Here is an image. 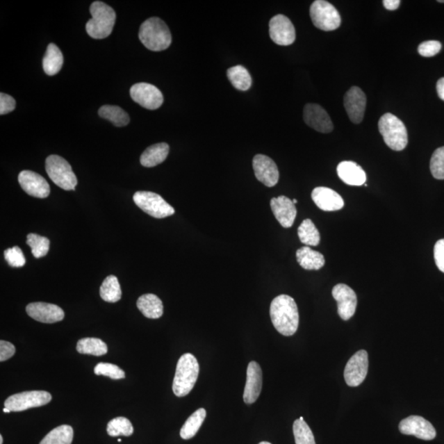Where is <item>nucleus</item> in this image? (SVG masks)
Segmentation results:
<instances>
[{
  "mask_svg": "<svg viewBox=\"0 0 444 444\" xmlns=\"http://www.w3.org/2000/svg\"><path fill=\"white\" fill-rule=\"evenodd\" d=\"M270 317L273 326L278 333L290 336L296 333L299 327L297 304L290 295H281L272 300Z\"/></svg>",
  "mask_w": 444,
  "mask_h": 444,
  "instance_id": "obj_1",
  "label": "nucleus"
},
{
  "mask_svg": "<svg viewBox=\"0 0 444 444\" xmlns=\"http://www.w3.org/2000/svg\"><path fill=\"white\" fill-rule=\"evenodd\" d=\"M139 39L151 51H163L172 44V33L165 22L158 17H151L140 26Z\"/></svg>",
  "mask_w": 444,
  "mask_h": 444,
  "instance_id": "obj_2",
  "label": "nucleus"
},
{
  "mask_svg": "<svg viewBox=\"0 0 444 444\" xmlns=\"http://www.w3.org/2000/svg\"><path fill=\"white\" fill-rule=\"evenodd\" d=\"M199 374V365L190 353L183 355L177 363L172 389L179 397H186L194 388Z\"/></svg>",
  "mask_w": 444,
  "mask_h": 444,
  "instance_id": "obj_3",
  "label": "nucleus"
},
{
  "mask_svg": "<svg viewBox=\"0 0 444 444\" xmlns=\"http://www.w3.org/2000/svg\"><path fill=\"white\" fill-rule=\"evenodd\" d=\"M90 13L92 17L86 25L88 34L94 39L108 38L113 31L116 20L113 8L105 3L96 1L90 7Z\"/></svg>",
  "mask_w": 444,
  "mask_h": 444,
  "instance_id": "obj_4",
  "label": "nucleus"
},
{
  "mask_svg": "<svg viewBox=\"0 0 444 444\" xmlns=\"http://www.w3.org/2000/svg\"><path fill=\"white\" fill-rule=\"evenodd\" d=\"M379 130L384 140L393 151L404 150L408 145V133L405 124L396 115L387 113L379 121Z\"/></svg>",
  "mask_w": 444,
  "mask_h": 444,
  "instance_id": "obj_5",
  "label": "nucleus"
},
{
  "mask_svg": "<svg viewBox=\"0 0 444 444\" xmlns=\"http://www.w3.org/2000/svg\"><path fill=\"white\" fill-rule=\"evenodd\" d=\"M46 170L51 181L63 190H74L78 185V179L71 165L60 156H48L46 161Z\"/></svg>",
  "mask_w": 444,
  "mask_h": 444,
  "instance_id": "obj_6",
  "label": "nucleus"
},
{
  "mask_svg": "<svg viewBox=\"0 0 444 444\" xmlns=\"http://www.w3.org/2000/svg\"><path fill=\"white\" fill-rule=\"evenodd\" d=\"M309 13L313 25L322 31H334L342 24L339 12L333 4L324 0H316L313 2Z\"/></svg>",
  "mask_w": 444,
  "mask_h": 444,
  "instance_id": "obj_7",
  "label": "nucleus"
},
{
  "mask_svg": "<svg viewBox=\"0 0 444 444\" xmlns=\"http://www.w3.org/2000/svg\"><path fill=\"white\" fill-rule=\"evenodd\" d=\"M134 203L138 207L151 217L165 218L172 216L176 213L174 208L163 197L155 192L138 191L133 195Z\"/></svg>",
  "mask_w": 444,
  "mask_h": 444,
  "instance_id": "obj_8",
  "label": "nucleus"
},
{
  "mask_svg": "<svg viewBox=\"0 0 444 444\" xmlns=\"http://www.w3.org/2000/svg\"><path fill=\"white\" fill-rule=\"evenodd\" d=\"M51 393L46 391H28L12 395L4 402V407L11 411H24L42 406L51 402Z\"/></svg>",
  "mask_w": 444,
  "mask_h": 444,
  "instance_id": "obj_9",
  "label": "nucleus"
},
{
  "mask_svg": "<svg viewBox=\"0 0 444 444\" xmlns=\"http://www.w3.org/2000/svg\"><path fill=\"white\" fill-rule=\"evenodd\" d=\"M369 368V356L365 350L353 355L345 365L344 378L350 387H358L366 378Z\"/></svg>",
  "mask_w": 444,
  "mask_h": 444,
  "instance_id": "obj_10",
  "label": "nucleus"
},
{
  "mask_svg": "<svg viewBox=\"0 0 444 444\" xmlns=\"http://www.w3.org/2000/svg\"><path fill=\"white\" fill-rule=\"evenodd\" d=\"M133 100L147 110L158 109L163 104L164 98L160 90L146 83L134 84L130 89Z\"/></svg>",
  "mask_w": 444,
  "mask_h": 444,
  "instance_id": "obj_11",
  "label": "nucleus"
},
{
  "mask_svg": "<svg viewBox=\"0 0 444 444\" xmlns=\"http://www.w3.org/2000/svg\"><path fill=\"white\" fill-rule=\"evenodd\" d=\"M269 35L272 42L279 46H290L295 40V26L288 17L278 15L269 22Z\"/></svg>",
  "mask_w": 444,
  "mask_h": 444,
  "instance_id": "obj_12",
  "label": "nucleus"
},
{
  "mask_svg": "<svg viewBox=\"0 0 444 444\" xmlns=\"http://www.w3.org/2000/svg\"><path fill=\"white\" fill-rule=\"evenodd\" d=\"M399 430L403 434L413 435L423 441H432L436 437V430L427 420L419 416H411L399 424Z\"/></svg>",
  "mask_w": 444,
  "mask_h": 444,
  "instance_id": "obj_13",
  "label": "nucleus"
},
{
  "mask_svg": "<svg viewBox=\"0 0 444 444\" xmlns=\"http://www.w3.org/2000/svg\"><path fill=\"white\" fill-rule=\"evenodd\" d=\"M333 296L338 302V312L342 320L347 321L355 315L357 306V296L351 287L338 284L334 287Z\"/></svg>",
  "mask_w": 444,
  "mask_h": 444,
  "instance_id": "obj_14",
  "label": "nucleus"
},
{
  "mask_svg": "<svg viewBox=\"0 0 444 444\" xmlns=\"http://www.w3.org/2000/svg\"><path fill=\"white\" fill-rule=\"evenodd\" d=\"M367 98L360 88H350L344 97V106L350 120L354 124H360L364 119Z\"/></svg>",
  "mask_w": 444,
  "mask_h": 444,
  "instance_id": "obj_15",
  "label": "nucleus"
},
{
  "mask_svg": "<svg viewBox=\"0 0 444 444\" xmlns=\"http://www.w3.org/2000/svg\"><path fill=\"white\" fill-rule=\"evenodd\" d=\"M253 167L255 176L264 186L271 188L275 186L279 181V170L274 161L265 155L258 154L254 156Z\"/></svg>",
  "mask_w": 444,
  "mask_h": 444,
  "instance_id": "obj_16",
  "label": "nucleus"
},
{
  "mask_svg": "<svg viewBox=\"0 0 444 444\" xmlns=\"http://www.w3.org/2000/svg\"><path fill=\"white\" fill-rule=\"evenodd\" d=\"M304 122L309 127L322 133H329L334 130V124L330 116L322 106L309 103L304 108Z\"/></svg>",
  "mask_w": 444,
  "mask_h": 444,
  "instance_id": "obj_17",
  "label": "nucleus"
},
{
  "mask_svg": "<svg viewBox=\"0 0 444 444\" xmlns=\"http://www.w3.org/2000/svg\"><path fill=\"white\" fill-rule=\"evenodd\" d=\"M19 182L22 190L30 196L44 199L51 192L47 179L31 170L22 172L19 176Z\"/></svg>",
  "mask_w": 444,
  "mask_h": 444,
  "instance_id": "obj_18",
  "label": "nucleus"
},
{
  "mask_svg": "<svg viewBox=\"0 0 444 444\" xmlns=\"http://www.w3.org/2000/svg\"><path fill=\"white\" fill-rule=\"evenodd\" d=\"M28 315L44 324H55L65 318V312L56 304L44 302L31 303L26 308Z\"/></svg>",
  "mask_w": 444,
  "mask_h": 444,
  "instance_id": "obj_19",
  "label": "nucleus"
},
{
  "mask_svg": "<svg viewBox=\"0 0 444 444\" xmlns=\"http://www.w3.org/2000/svg\"><path fill=\"white\" fill-rule=\"evenodd\" d=\"M263 372L256 361H251L247 368V380L244 391L246 404H253L262 391Z\"/></svg>",
  "mask_w": 444,
  "mask_h": 444,
  "instance_id": "obj_20",
  "label": "nucleus"
},
{
  "mask_svg": "<svg viewBox=\"0 0 444 444\" xmlns=\"http://www.w3.org/2000/svg\"><path fill=\"white\" fill-rule=\"evenodd\" d=\"M270 205L273 214L281 227L290 228L293 226L297 211L293 200L286 196H279L273 197Z\"/></svg>",
  "mask_w": 444,
  "mask_h": 444,
  "instance_id": "obj_21",
  "label": "nucleus"
},
{
  "mask_svg": "<svg viewBox=\"0 0 444 444\" xmlns=\"http://www.w3.org/2000/svg\"><path fill=\"white\" fill-rule=\"evenodd\" d=\"M312 199L318 208L334 212L344 207V200L338 192L327 187H317L312 192Z\"/></svg>",
  "mask_w": 444,
  "mask_h": 444,
  "instance_id": "obj_22",
  "label": "nucleus"
},
{
  "mask_svg": "<svg viewBox=\"0 0 444 444\" xmlns=\"http://www.w3.org/2000/svg\"><path fill=\"white\" fill-rule=\"evenodd\" d=\"M336 172L339 178L348 186H361L366 182L365 170L354 161H343Z\"/></svg>",
  "mask_w": 444,
  "mask_h": 444,
  "instance_id": "obj_23",
  "label": "nucleus"
},
{
  "mask_svg": "<svg viewBox=\"0 0 444 444\" xmlns=\"http://www.w3.org/2000/svg\"><path fill=\"white\" fill-rule=\"evenodd\" d=\"M296 258L299 265L306 270H320L325 264L324 255L309 246L296 251Z\"/></svg>",
  "mask_w": 444,
  "mask_h": 444,
  "instance_id": "obj_24",
  "label": "nucleus"
},
{
  "mask_svg": "<svg viewBox=\"0 0 444 444\" xmlns=\"http://www.w3.org/2000/svg\"><path fill=\"white\" fill-rule=\"evenodd\" d=\"M137 306L143 315L156 320L163 315V304L158 296L145 294L138 298Z\"/></svg>",
  "mask_w": 444,
  "mask_h": 444,
  "instance_id": "obj_25",
  "label": "nucleus"
},
{
  "mask_svg": "<svg viewBox=\"0 0 444 444\" xmlns=\"http://www.w3.org/2000/svg\"><path fill=\"white\" fill-rule=\"evenodd\" d=\"M170 147L167 143L161 142L147 147L141 156L140 163L143 167H154L167 159Z\"/></svg>",
  "mask_w": 444,
  "mask_h": 444,
  "instance_id": "obj_26",
  "label": "nucleus"
},
{
  "mask_svg": "<svg viewBox=\"0 0 444 444\" xmlns=\"http://www.w3.org/2000/svg\"><path fill=\"white\" fill-rule=\"evenodd\" d=\"M63 65H64V56L60 48L55 44H49L43 59L44 73L49 76L56 75L59 73Z\"/></svg>",
  "mask_w": 444,
  "mask_h": 444,
  "instance_id": "obj_27",
  "label": "nucleus"
},
{
  "mask_svg": "<svg viewBox=\"0 0 444 444\" xmlns=\"http://www.w3.org/2000/svg\"><path fill=\"white\" fill-rule=\"evenodd\" d=\"M206 416H207V411L204 408H200L194 412L182 426L181 437L185 441L194 438L203 425Z\"/></svg>",
  "mask_w": 444,
  "mask_h": 444,
  "instance_id": "obj_28",
  "label": "nucleus"
},
{
  "mask_svg": "<svg viewBox=\"0 0 444 444\" xmlns=\"http://www.w3.org/2000/svg\"><path fill=\"white\" fill-rule=\"evenodd\" d=\"M228 79L240 91H247L252 85V78L244 66L236 65L227 70Z\"/></svg>",
  "mask_w": 444,
  "mask_h": 444,
  "instance_id": "obj_29",
  "label": "nucleus"
},
{
  "mask_svg": "<svg viewBox=\"0 0 444 444\" xmlns=\"http://www.w3.org/2000/svg\"><path fill=\"white\" fill-rule=\"evenodd\" d=\"M100 295L106 302H118L122 297V290L118 278L113 275L107 277L101 286Z\"/></svg>",
  "mask_w": 444,
  "mask_h": 444,
  "instance_id": "obj_30",
  "label": "nucleus"
},
{
  "mask_svg": "<svg viewBox=\"0 0 444 444\" xmlns=\"http://www.w3.org/2000/svg\"><path fill=\"white\" fill-rule=\"evenodd\" d=\"M77 351L83 355L101 356L106 355L108 352V347L101 339L86 338L79 340Z\"/></svg>",
  "mask_w": 444,
  "mask_h": 444,
  "instance_id": "obj_31",
  "label": "nucleus"
},
{
  "mask_svg": "<svg viewBox=\"0 0 444 444\" xmlns=\"http://www.w3.org/2000/svg\"><path fill=\"white\" fill-rule=\"evenodd\" d=\"M99 115L103 119L110 121L117 127L126 126L129 123V116L122 108L116 106H103L98 111Z\"/></svg>",
  "mask_w": 444,
  "mask_h": 444,
  "instance_id": "obj_32",
  "label": "nucleus"
},
{
  "mask_svg": "<svg viewBox=\"0 0 444 444\" xmlns=\"http://www.w3.org/2000/svg\"><path fill=\"white\" fill-rule=\"evenodd\" d=\"M74 438V429L69 425H60L47 434L40 444H71Z\"/></svg>",
  "mask_w": 444,
  "mask_h": 444,
  "instance_id": "obj_33",
  "label": "nucleus"
},
{
  "mask_svg": "<svg viewBox=\"0 0 444 444\" xmlns=\"http://www.w3.org/2000/svg\"><path fill=\"white\" fill-rule=\"evenodd\" d=\"M300 241L307 246H317L320 243V234L311 219L304 220L298 228Z\"/></svg>",
  "mask_w": 444,
  "mask_h": 444,
  "instance_id": "obj_34",
  "label": "nucleus"
},
{
  "mask_svg": "<svg viewBox=\"0 0 444 444\" xmlns=\"http://www.w3.org/2000/svg\"><path fill=\"white\" fill-rule=\"evenodd\" d=\"M107 433L111 437L130 436L133 433V427L130 420L125 417H117L110 421L107 425Z\"/></svg>",
  "mask_w": 444,
  "mask_h": 444,
  "instance_id": "obj_35",
  "label": "nucleus"
},
{
  "mask_svg": "<svg viewBox=\"0 0 444 444\" xmlns=\"http://www.w3.org/2000/svg\"><path fill=\"white\" fill-rule=\"evenodd\" d=\"M295 444H316L315 436L304 420H295L293 425Z\"/></svg>",
  "mask_w": 444,
  "mask_h": 444,
  "instance_id": "obj_36",
  "label": "nucleus"
},
{
  "mask_svg": "<svg viewBox=\"0 0 444 444\" xmlns=\"http://www.w3.org/2000/svg\"><path fill=\"white\" fill-rule=\"evenodd\" d=\"M26 244L31 247L33 256L40 258L46 256L48 254L51 242L47 237L37 234H29L26 237Z\"/></svg>",
  "mask_w": 444,
  "mask_h": 444,
  "instance_id": "obj_37",
  "label": "nucleus"
},
{
  "mask_svg": "<svg viewBox=\"0 0 444 444\" xmlns=\"http://www.w3.org/2000/svg\"><path fill=\"white\" fill-rule=\"evenodd\" d=\"M430 172L437 179H444V147L435 151L430 160Z\"/></svg>",
  "mask_w": 444,
  "mask_h": 444,
  "instance_id": "obj_38",
  "label": "nucleus"
},
{
  "mask_svg": "<svg viewBox=\"0 0 444 444\" xmlns=\"http://www.w3.org/2000/svg\"><path fill=\"white\" fill-rule=\"evenodd\" d=\"M97 375L109 377L112 379H123L125 378L124 370L117 365L110 363H99L94 369Z\"/></svg>",
  "mask_w": 444,
  "mask_h": 444,
  "instance_id": "obj_39",
  "label": "nucleus"
},
{
  "mask_svg": "<svg viewBox=\"0 0 444 444\" xmlns=\"http://www.w3.org/2000/svg\"><path fill=\"white\" fill-rule=\"evenodd\" d=\"M4 258L12 268H22L25 265L26 258L19 247L15 246L4 251Z\"/></svg>",
  "mask_w": 444,
  "mask_h": 444,
  "instance_id": "obj_40",
  "label": "nucleus"
},
{
  "mask_svg": "<svg viewBox=\"0 0 444 444\" xmlns=\"http://www.w3.org/2000/svg\"><path fill=\"white\" fill-rule=\"evenodd\" d=\"M442 44L437 40H427L422 42L418 47V52L421 56L432 57L436 56L441 51Z\"/></svg>",
  "mask_w": 444,
  "mask_h": 444,
  "instance_id": "obj_41",
  "label": "nucleus"
},
{
  "mask_svg": "<svg viewBox=\"0 0 444 444\" xmlns=\"http://www.w3.org/2000/svg\"><path fill=\"white\" fill-rule=\"evenodd\" d=\"M16 101L11 96L6 93L0 94V115H3L15 110Z\"/></svg>",
  "mask_w": 444,
  "mask_h": 444,
  "instance_id": "obj_42",
  "label": "nucleus"
},
{
  "mask_svg": "<svg viewBox=\"0 0 444 444\" xmlns=\"http://www.w3.org/2000/svg\"><path fill=\"white\" fill-rule=\"evenodd\" d=\"M434 254L435 263L439 270L444 273V239L439 240L435 244Z\"/></svg>",
  "mask_w": 444,
  "mask_h": 444,
  "instance_id": "obj_43",
  "label": "nucleus"
},
{
  "mask_svg": "<svg viewBox=\"0 0 444 444\" xmlns=\"http://www.w3.org/2000/svg\"><path fill=\"white\" fill-rule=\"evenodd\" d=\"M15 352V345L6 340H0V361H6L13 357Z\"/></svg>",
  "mask_w": 444,
  "mask_h": 444,
  "instance_id": "obj_44",
  "label": "nucleus"
},
{
  "mask_svg": "<svg viewBox=\"0 0 444 444\" xmlns=\"http://www.w3.org/2000/svg\"><path fill=\"white\" fill-rule=\"evenodd\" d=\"M384 6L387 8L388 10L393 11L396 10L399 6H400V0H384Z\"/></svg>",
  "mask_w": 444,
  "mask_h": 444,
  "instance_id": "obj_45",
  "label": "nucleus"
},
{
  "mask_svg": "<svg viewBox=\"0 0 444 444\" xmlns=\"http://www.w3.org/2000/svg\"><path fill=\"white\" fill-rule=\"evenodd\" d=\"M436 89L438 97L444 101V78H442L438 81Z\"/></svg>",
  "mask_w": 444,
  "mask_h": 444,
  "instance_id": "obj_46",
  "label": "nucleus"
},
{
  "mask_svg": "<svg viewBox=\"0 0 444 444\" xmlns=\"http://www.w3.org/2000/svg\"><path fill=\"white\" fill-rule=\"evenodd\" d=\"M3 411L4 413H10V412H11V411L10 409H8V408H6V407H4Z\"/></svg>",
  "mask_w": 444,
  "mask_h": 444,
  "instance_id": "obj_47",
  "label": "nucleus"
},
{
  "mask_svg": "<svg viewBox=\"0 0 444 444\" xmlns=\"http://www.w3.org/2000/svg\"><path fill=\"white\" fill-rule=\"evenodd\" d=\"M3 436H2V435H0V444H3Z\"/></svg>",
  "mask_w": 444,
  "mask_h": 444,
  "instance_id": "obj_48",
  "label": "nucleus"
},
{
  "mask_svg": "<svg viewBox=\"0 0 444 444\" xmlns=\"http://www.w3.org/2000/svg\"><path fill=\"white\" fill-rule=\"evenodd\" d=\"M258 444H272V443L264 441V442L259 443Z\"/></svg>",
  "mask_w": 444,
  "mask_h": 444,
  "instance_id": "obj_49",
  "label": "nucleus"
},
{
  "mask_svg": "<svg viewBox=\"0 0 444 444\" xmlns=\"http://www.w3.org/2000/svg\"><path fill=\"white\" fill-rule=\"evenodd\" d=\"M293 204H294L295 205L296 204H297V200H296V199L293 200Z\"/></svg>",
  "mask_w": 444,
  "mask_h": 444,
  "instance_id": "obj_50",
  "label": "nucleus"
},
{
  "mask_svg": "<svg viewBox=\"0 0 444 444\" xmlns=\"http://www.w3.org/2000/svg\"><path fill=\"white\" fill-rule=\"evenodd\" d=\"M118 442H120V443L121 442V439L120 438L118 439Z\"/></svg>",
  "mask_w": 444,
  "mask_h": 444,
  "instance_id": "obj_51",
  "label": "nucleus"
}]
</instances>
